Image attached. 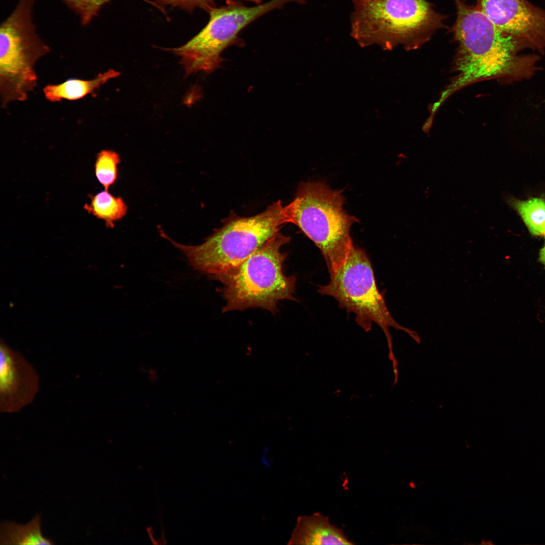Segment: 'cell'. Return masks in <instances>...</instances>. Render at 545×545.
I'll use <instances>...</instances> for the list:
<instances>
[{"label":"cell","mask_w":545,"mask_h":545,"mask_svg":"<svg viewBox=\"0 0 545 545\" xmlns=\"http://www.w3.org/2000/svg\"><path fill=\"white\" fill-rule=\"evenodd\" d=\"M84 208L104 221L110 228L114 227L115 223L123 219L128 211V206L121 197L115 196L105 190L93 196L90 203L85 204Z\"/></svg>","instance_id":"obj_13"},{"label":"cell","mask_w":545,"mask_h":545,"mask_svg":"<svg viewBox=\"0 0 545 545\" xmlns=\"http://www.w3.org/2000/svg\"><path fill=\"white\" fill-rule=\"evenodd\" d=\"M507 202L520 216L532 236H545L544 198L530 197L522 200L509 197Z\"/></svg>","instance_id":"obj_14"},{"label":"cell","mask_w":545,"mask_h":545,"mask_svg":"<svg viewBox=\"0 0 545 545\" xmlns=\"http://www.w3.org/2000/svg\"><path fill=\"white\" fill-rule=\"evenodd\" d=\"M66 5L79 16L81 24L86 26L97 15L100 10L112 0H62ZM158 9L160 7L155 2L142 0Z\"/></svg>","instance_id":"obj_16"},{"label":"cell","mask_w":545,"mask_h":545,"mask_svg":"<svg viewBox=\"0 0 545 545\" xmlns=\"http://www.w3.org/2000/svg\"><path fill=\"white\" fill-rule=\"evenodd\" d=\"M290 240L277 233L238 267L215 278L223 284V312L261 307L275 312L279 301L295 300L296 279L284 274L287 255L281 251Z\"/></svg>","instance_id":"obj_4"},{"label":"cell","mask_w":545,"mask_h":545,"mask_svg":"<svg viewBox=\"0 0 545 545\" xmlns=\"http://www.w3.org/2000/svg\"><path fill=\"white\" fill-rule=\"evenodd\" d=\"M318 291L334 297L340 307L354 313L356 322L365 330H370L372 323H376L388 341H391L389 327L411 332L392 316L377 289L369 259L364 250L354 244L342 264L331 275L329 283Z\"/></svg>","instance_id":"obj_7"},{"label":"cell","mask_w":545,"mask_h":545,"mask_svg":"<svg viewBox=\"0 0 545 545\" xmlns=\"http://www.w3.org/2000/svg\"><path fill=\"white\" fill-rule=\"evenodd\" d=\"M539 259L540 262L545 265V243L543 247L539 251Z\"/></svg>","instance_id":"obj_18"},{"label":"cell","mask_w":545,"mask_h":545,"mask_svg":"<svg viewBox=\"0 0 545 545\" xmlns=\"http://www.w3.org/2000/svg\"><path fill=\"white\" fill-rule=\"evenodd\" d=\"M41 531L40 517L36 515L26 524L5 521L0 525L1 544H51Z\"/></svg>","instance_id":"obj_12"},{"label":"cell","mask_w":545,"mask_h":545,"mask_svg":"<svg viewBox=\"0 0 545 545\" xmlns=\"http://www.w3.org/2000/svg\"><path fill=\"white\" fill-rule=\"evenodd\" d=\"M287 223V206H283L279 200L255 215L229 218L200 245L180 244L161 229L158 230L195 270L215 279L240 265Z\"/></svg>","instance_id":"obj_2"},{"label":"cell","mask_w":545,"mask_h":545,"mask_svg":"<svg viewBox=\"0 0 545 545\" xmlns=\"http://www.w3.org/2000/svg\"><path fill=\"white\" fill-rule=\"evenodd\" d=\"M120 73L110 69L99 73L89 80L70 79L59 84L46 85L43 89L45 98L51 102L63 100H76L93 93L108 80L117 77Z\"/></svg>","instance_id":"obj_11"},{"label":"cell","mask_w":545,"mask_h":545,"mask_svg":"<svg viewBox=\"0 0 545 545\" xmlns=\"http://www.w3.org/2000/svg\"><path fill=\"white\" fill-rule=\"evenodd\" d=\"M499 29L528 48L545 51V11L527 0H479L477 5Z\"/></svg>","instance_id":"obj_8"},{"label":"cell","mask_w":545,"mask_h":545,"mask_svg":"<svg viewBox=\"0 0 545 545\" xmlns=\"http://www.w3.org/2000/svg\"><path fill=\"white\" fill-rule=\"evenodd\" d=\"M456 2L453 32L459 45L457 74L431 106L433 113L451 94L467 85L490 78H524L536 69V56L520 54L528 48L523 42L499 29L477 6Z\"/></svg>","instance_id":"obj_1"},{"label":"cell","mask_w":545,"mask_h":545,"mask_svg":"<svg viewBox=\"0 0 545 545\" xmlns=\"http://www.w3.org/2000/svg\"><path fill=\"white\" fill-rule=\"evenodd\" d=\"M341 191L323 182L302 183L287 206L289 223L298 226L321 251L330 275L344 261L353 245L350 228L357 219L344 209Z\"/></svg>","instance_id":"obj_5"},{"label":"cell","mask_w":545,"mask_h":545,"mask_svg":"<svg viewBox=\"0 0 545 545\" xmlns=\"http://www.w3.org/2000/svg\"><path fill=\"white\" fill-rule=\"evenodd\" d=\"M0 410L17 412L31 404L39 388L32 364L3 339L0 342Z\"/></svg>","instance_id":"obj_9"},{"label":"cell","mask_w":545,"mask_h":545,"mask_svg":"<svg viewBox=\"0 0 545 545\" xmlns=\"http://www.w3.org/2000/svg\"><path fill=\"white\" fill-rule=\"evenodd\" d=\"M351 1V36L361 46L412 47L442 25L441 16L425 0Z\"/></svg>","instance_id":"obj_3"},{"label":"cell","mask_w":545,"mask_h":545,"mask_svg":"<svg viewBox=\"0 0 545 545\" xmlns=\"http://www.w3.org/2000/svg\"><path fill=\"white\" fill-rule=\"evenodd\" d=\"M121 162L119 154L109 149L101 150L97 154L95 162V175L105 190L108 191L118 178V165Z\"/></svg>","instance_id":"obj_15"},{"label":"cell","mask_w":545,"mask_h":545,"mask_svg":"<svg viewBox=\"0 0 545 545\" xmlns=\"http://www.w3.org/2000/svg\"><path fill=\"white\" fill-rule=\"evenodd\" d=\"M304 0H269L248 6L236 2L215 7L208 12L205 25L184 44L169 48L180 58L186 74L199 71L210 73L217 69L222 61L223 51L232 45H242V31L249 25L269 12L282 9L287 4H302Z\"/></svg>","instance_id":"obj_6"},{"label":"cell","mask_w":545,"mask_h":545,"mask_svg":"<svg viewBox=\"0 0 545 545\" xmlns=\"http://www.w3.org/2000/svg\"><path fill=\"white\" fill-rule=\"evenodd\" d=\"M288 544H352L344 532L319 513L298 518Z\"/></svg>","instance_id":"obj_10"},{"label":"cell","mask_w":545,"mask_h":545,"mask_svg":"<svg viewBox=\"0 0 545 545\" xmlns=\"http://www.w3.org/2000/svg\"><path fill=\"white\" fill-rule=\"evenodd\" d=\"M217 0H156L155 3L164 8L163 6L178 8L189 12H192L196 9H200L208 13L212 8L216 7ZM226 4L236 2L250 3L258 4L262 2V0H224Z\"/></svg>","instance_id":"obj_17"}]
</instances>
